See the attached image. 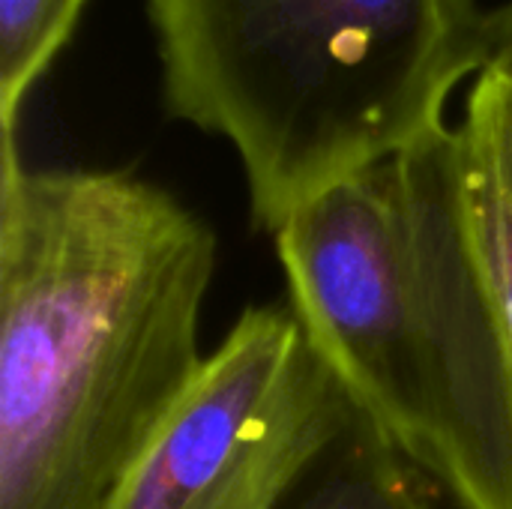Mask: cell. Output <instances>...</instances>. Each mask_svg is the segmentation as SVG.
I'll use <instances>...</instances> for the list:
<instances>
[{"label": "cell", "mask_w": 512, "mask_h": 509, "mask_svg": "<svg viewBox=\"0 0 512 509\" xmlns=\"http://www.w3.org/2000/svg\"><path fill=\"white\" fill-rule=\"evenodd\" d=\"M213 228L123 168L0 159V509H105L204 366Z\"/></svg>", "instance_id": "1"}, {"label": "cell", "mask_w": 512, "mask_h": 509, "mask_svg": "<svg viewBox=\"0 0 512 509\" xmlns=\"http://www.w3.org/2000/svg\"><path fill=\"white\" fill-rule=\"evenodd\" d=\"M273 243L288 306L360 420L459 509H512V360L456 126L303 201Z\"/></svg>", "instance_id": "2"}, {"label": "cell", "mask_w": 512, "mask_h": 509, "mask_svg": "<svg viewBox=\"0 0 512 509\" xmlns=\"http://www.w3.org/2000/svg\"><path fill=\"white\" fill-rule=\"evenodd\" d=\"M174 120L231 144L255 228L444 126L498 45L480 0H144Z\"/></svg>", "instance_id": "3"}, {"label": "cell", "mask_w": 512, "mask_h": 509, "mask_svg": "<svg viewBox=\"0 0 512 509\" xmlns=\"http://www.w3.org/2000/svg\"><path fill=\"white\" fill-rule=\"evenodd\" d=\"M357 423L294 309L249 306L105 509H282Z\"/></svg>", "instance_id": "4"}, {"label": "cell", "mask_w": 512, "mask_h": 509, "mask_svg": "<svg viewBox=\"0 0 512 509\" xmlns=\"http://www.w3.org/2000/svg\"><path fill=\"white\" fill-rule=\"evenodd\" d=\"M456 135L468 234L512 360V3L498 9V45Z\"/></svg>", "instance_id": "5"}, {"label": "cell", "mask_w": 512, "mask_h": 509, "mask_svg": "<svg viewBox=\"0 0 512 509\" xmlns=\"http://www.w3.org/2000/svg\"><path fill=\"white\" fill-rule=\"evenodd\" d=\"M282 509H459L363 420Z\"/></svg>", "instance_id": "6"}, {"label": "cell", "mask_w": 512, "mask_h": 509, "mask_svg": "<svg viewBox=\"0 0 512 509\" xmlns=\"http://www.w3.org/2000/svg\"><path fill=\"white\" fill-rule=\"evenodd\" d=\"M84 0H0V123L15 135L18 108L69 42Z\"/></svg>", "instance_id": "7"}, {"label": "cell", "mask_w": 512, "mask_h": 509, "mask_svg": "<svg viewBox=\"0 0 512 509\" xmlns=\"http://www.w3.org/2000/svg\"><path fill=\"white\" fill-rule=\"evenodd\" d=\"M510 3H512V0H510Z\"/></svg>", "instance_id": "8"}]
</instances>
